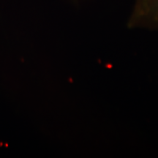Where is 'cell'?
<instances>
[{
  "instance_id": "1",
  "label": "cell",
  "mask_w": 158,
  "mask_h": 158,
  "mask_svg": "<svg viewBox=\"0 0 158 158\" xmlns=\"http://www.w3.org/2000/svg\"><path fill=\"white\" fill-rule=\"evenodd\" d=\"M130 29H158V0H135L128 19Z\"/></svg>"
}]
</instances>
